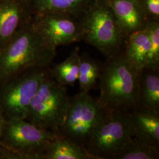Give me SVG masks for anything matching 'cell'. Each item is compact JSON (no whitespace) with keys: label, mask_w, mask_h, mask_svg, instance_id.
Returning a JSON list of instances; mask_svg holds the SVG:
<instances>
[{"label":"cell","mask_w":159,"mask_h":159,"mask_svg":"<svg viewBox=\"0 0 159 159\" xmlns=\"http://www.w3.org/2000/svg\"><path fill=\"white\" fill-rule=\"evenodd\" d=\"M140 72L129 63L125 51L107 57L98 78V100L107 112L127 113L136 106Z\"/></svg>","instance_id":"1"},{"label":"cell","mask_w":159,"mask_h":159,"mask_svg":"<svg viewBox=\"0 0 159 159\" xmlns=\"http://www.w3.org/2000/svg\"><path fill=\"white\" fill-rule=\"evenodd\" d=\"M56 54L35 31L31 18L0 49V86L29 68L50 67Z\"/></svg>","instance_id":"2"},{"label":"cell","mask_w":159,"mask_h":159,"mask_svg":"<svg viewBox=\"0 0 159 159\" xmlns=\"http://www.w3.org/2000/svg\"><path fill=\"white\" fill-rule=\"evenodd\" d=\"M67 87L58 84L48 69L30 104L26 120L58 134L69 105Z\"/></svg>","instance_id":"3"},{"label":"cell","mask_w":159,"mask_h":159,"mask_svg":"<svg viewBox=\"0 0 159 159\" xmlns=\"http://www.w3.org/2000/svg\"><path fill=\"white\" fill-rule=\"evenodd\" d=\"M58 136L26 120H6L0 146L13 158L41 159L48 143Z\"/></svg>","instance_id":"4"},{"label":"cell","mask_w":159,"mask_h":159,"mask_svg":"<svg viewBox=\"0 0 159 159\" xmlns=\"http://www.w3.org/2000/svg\"><path fill=\"white\" fill-rule=\"evenodd\" d=\"M106 113L97 98L91 96L89 92L80 91L70 97L66 118L58 135L85 148Z\"/></svg>","instance_id":"5"},{"label":"cell","mask_w":159,"mask_h":159,"mask_svg":"<svg viewBox=\"0 0 159 159\" xmlns=\"http://www.w3.org/2000/svg\"><path fill=\"white\" fill-rule=\"evenodd\" d=\"M82 39L107 57L121 50L125 36L109 5L97 2L80 23Z\"/></svg>","instance_id":"6"},{"label":"cell","mask_w":159,"mask_h":159,"mask_svg":"<svg viewBox=\"0 0 159 159\" xmlns=\"http://www.w3.org/2000/svg\"><path fill=\"white\" fill-rule=\"evenodd\" d=\"M49 68H29L0 86V108L6 120L26 119L30 104Z\"/></svg>","instance_id":"7"},{"label":"cell","mask_w":159,"mask_h":159,"mask_svg":"<svg viewBox=\"0 0 159 159\" xmlns=\"http://www.w3.org/2000/svg\"><path fill=\"white\" fill-rule=\"evenodd\" d=\"M133 137L129 112L106 111L85 148L93 159H113Z\"/></svg>","instance_id":"8"},{"label":"cell","mask_w":159,"mask_h":159,"mask_svg":"<svg viewBox=\"0 0 159 159\" xmlns=\"http://www.w3.org/2000/svg\"><path fill=\"white\" fill-rule=\"evenodd\" d=\"M34 28L51 48L67 46L82 39L80 23L65 14L47 12L33 15Z\"/></svg>","instance_id":"9"},{"label":"cell","mask_w":159,"mask_h":159,"mask_svg":"<svg viewBox=\"0 0 159 159\" xmlns=\"http://www.w3.org/2000/svg\"><path fill=\"white\" fill-rule=\"evenodd\" d=\"M32 17L25 0H0V49Z\"/></svg>","instance_id":"10"},{"label":"cell","mask_w":159,"mask_h":159,"mask_svg":"<svg viewBox=\"0 0 159 159\" xmlns=\"http://www.w3.org/2000/svg\"><path fill=\"white\" fill-rule=\"evenodd\" d=\"M129 115L134 137L159 149V113L135 107Z\"/></svg>","instance_id":"11"},{"label":"cell","mask_w":159,"mask_h":159,"mask_svg":"<svg viewBox=\"0 0 159 159\" xmlns=\"http://www.w3.org/2000/svg\"><path fill=\"white\" fill-rule=\"evenodd\" d=\"M109 6L125 35L144 28L146 23L138 0H110Z\"/></svg>","instance_id":"12"},{"label":"cell","mask_w":159,"mask_h":159,"mask_svg":"<svg viewBox=\"0 0 159 159\" xmlns=\"http://www.w3.org/2000/svg\"><path fill=\"white\" fill-rule=\"evenodd\" d=\"M136 107L159 113V68L140 71Z\"/></svg>","instance_id":"13"},{"label":"cell","mask_w":159,"mask_h":159,"mask_svg":"<svg viewBox=\"0 0 159 159\" xmlns=\"http://www.w3.org/2000/svg\"><path fill=\"white\" fill-rule=\"evenodd\" d=\"M32 15L58 12L68 15L88 8L92 0H25Z\"/></svg>","instance_id":"14"},{"label":"cell","mask_w":159,"mask_h":159,"mask_svg":"<svg viewBox=\"0 0 159 159\" xmlns=\"http://www.w3.org/2000/svg\"><path fill=\"white\" fill-rule=\"evenodd\" d=\"M41 159H93L85 148L66 137L58 136L48 143Z\"/></svg>","instance_id":"15"},{"label":"cell","mask_w":159,"mask_h":159,"mask_svg":"<svg viewBox=\"0 0 159 159\" xmlns=\"http://www.w3.org/2000/svg\"><path fill=\"white\" fill-rule=\"evenodd\" d=\"M125 53V57L133 67L140 72L144 67L150 46L148 30L144 29L130 34Z\"/></svg>","instance_id":"16"},{"label":"cell","mask_w":159,"mask_h":159,"mask_svg":"<svg viewBox=\"0 0 159 159\" xmlns=\"http://www.w3.org/2000/svg\"><path fill=\"white\" fill-rule=\"evenodd\" d=\"M80 60L79 48L77 47L64 61L51 68V74L58 84L67 87L74 85L79 79Z\"/></svg>","instance_id":"17"},{"label":"cell","mask_w":159,"mask_h":159,"mask_svg":"<svg viewBox=\"0 0 159 159\" xmlns=\"http://www.w3.org/2000/svg\"><path fill=\"white\" fill-rule=\"evenodd\" d=\"M102 64L87 54L80 55L79 82L81 91L89 92L98 89V78Z\"/></svg>","instance_id":"18"},{"label":"cell","mask_w":159,"mask_h":159,"mask_svg":"<svg viewBox=\"0 0 159 159\" xmlns=\"http://www.w3.org/2000/svg\"><path fill=\"white\" fill-rule=\"evenodd\" d=\"M158 159L159 149L133 137L125 143L113 159Z\"/></svg>","instance_id":"19"},{"label":"cell","mask_w":159,"mask_h":159,"mask_svg":"<svg viewBox=\"0 0 159 159\" xmlns=\"http://www.w3.org/2000/svg\"><path fill=\"white\" fill-rule=\"evenodd\" d=\"M150 46L144 67L159 68V25L157 22L146 23Z\"/></svg>","instance_id":"20"},{"label":"cell","mask_w":159,"mask_h":159,"mask_svg":"<svg viewBox=\"0 0 159 159\" xmlns=\"http://www.w3.org/2000/svg\"><path fill=\"white\" fill-rule=\"evenodd\" d=\"M147 8L151 14L158 16L159 14V0H146Z\"/></svg>","instance_id":"21"},{"label":"cell","mask_w":159,"mask_h":159,"mask_svg":"<svg viewBox=\"0 0 159 159\" xmlns=\"http://www.w3.org/2000/svg\"><path fill=\"white\" fill-rule=\"evenodd\" d=\"M5 122H6V119L0 108V140H1V137L2 136V133L4 129ZM0 148H1V146H0Z\"/></svg>","instance_id":"22"}]
</instances>
